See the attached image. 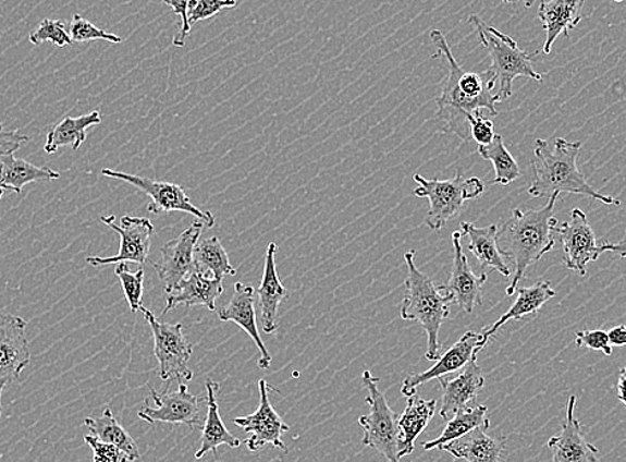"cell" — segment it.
<instances>
[{"instance_id":"cell-1","label":"cell","mask_w":626,"mask_h":462,"mask_svg":"<svg viewBox=\"0 0 626 462\" xmlns=\"http://www.w3.org/2000/svg\"><path fill=\"white\" fill-rule=\"evenodd\" d=\"M429 36L438 50L433 59L443 58L449 64V76L437 100L438 118L444 123L443 132L468 143L472 141L469 131L470 117L480 111H487L492 118L499 115L496 82L489 70L481 74L465 71L453 57L449 41L440 29H433Z\"/></svg>"},{"instance_id":"cell-2","label":"cell","mask_w":626,"mask_h":462,"mask_svg":"<svg viewBox=\"0 0 626 462\" xmlns=\"http://www.w3.org/2000/svg\"><path fill=\"white\" fill-rule=\"evenodd\" d=\"M560 194L550 196V202L540 209L521 211L515 208L511 219L498 230L499 247L508 260L514 262V278L506 287V296H514L518 283L526 276L528 268L538 263L556 245L553 228L559 224L554 218V207Z\"/></svg>"},{"instance_id":"cell-3","label":"cell","mask_w":626,"mask_h":462,"mask_svg":"<svg viewBox=\"0 0 626 462\" xmlns=\"http://www.w3.org/2000/svg\"><path fill=\"white\" fill-rule=\"evenodd\" d=\"M580 142H568L559 137L551 147L550 142L536 141L532 159V183L528 194L533 197H550L553 194H572L592 197L605 206H622L616 197L602 195L587 182L578 171L577 158L580 154Z\"/></svg>"},{"instance_id":"cell-4","label":"cell","mask_w":626,"mask_h":462,"mask_svg":"<svg viewBox=\"0 0 626 462\" xmlns=\"http://www.w3.org/2000/svg\"><path fill=\"white\" fill-rule=\"evenodd\" d=\"M407 263L408 278L405 280V295L401 307L402 319L420 324L428 338L426 353L429 362H437L440 357L441 345L439 340L440 329L451 315V304L455 299L451 293L434 285L433 281L422 273L415 264V251L404 254Z\"/></svg>"},{"instance_id":"cell-5","label":"cell","mask_w":626,"mask_h":462,"mask_svg":"<svg viewBox=\"0 0 626 462\" xmlns=\"http://www.w3.org/2000/svg\"><path fill=\"white\" fill-rule=\"evenodd\" d=\"M468 22L479 35L481 45L484 46L492 60L489 71H491L493 81L496 82L500 104L511 98L512 87L517 77L542 82V75L533 68L535 56L521 50L514 38L499 32L498 28L488 26L477 15H470Z\"/></svg>"},{"instance_id":"cell-6","label":"cell","mask_w":626,"mask_h":462,"mask_svg":"<svg viewBox=\"0 0 626 462\" xmlns=\"http://www.w3.org/2000/svg\"><path fill=\"white\" fill-rule=\"evenodd\" d=\"M414 180L419 184L414 195L429 200L426 224L432 231L443 230L450 220L461 214L465 202L476 199L484 192V184L479 178L464 179L461 171L450 180H428L419 173H415Z\"/></svg>"},{"instance_id":"cell-7","label":"cell","mask_w":626,"mask_h":462,"mask_svg":"<svg viewBox=\"0 0 626 462\" xmlns=\"http://www.w3.org/2000/svg\"><path fill=\"white\" fill-rule=\"evenodd\" d=\"M363 386L367 389V404L371 408L369 415L361 416L359 424L364 430L363 443L384 455L386 461L398 459V416L386 401L385 393L379 389L380 379L371 372L364 370Z\"/></svg>"},{"instance_id":"cell-8","label":"cell","mask_w":626,"mask_h":462,"mask_svg":"<svg viewBox=\"0 0 626 462\" xmlns=\"http://www.w3.org/2000/svg\"><path fill=\"white\" fill-rule=\"evenodd\" d=\"M154 336V353L159 363V376L163 381H191L194 372L188 368V362L194 353V345L183 333V324L162 323L154 312L140 307Z\"/></svg>"},{"instance_id":"cell-9","label":"cell","mask_w":626,"mask_h":462,"mask_svg":"<svg viewBox=\"0 0 626 462\" xmlns=\"http://www.w3.org/2000/svg\"><path fill=\"white\" fill-rule=\"evenodd\" d=\"M101 175L111 179L122 180L130 183L150 197L151 203L147 206V211L151 214L186 212L202 221L207 228L214 227V218L211 212L201 211L188 199L186 192L181 185L167 182H158L148 178L133 175V173L103 170Z\"/></svg>"},{"instance_id":"cell-10","label":"cell","mask_w":626,"mask_h":462,"mask_svg":"<svg viewBox=\"0 0 626 462\" xmlns=\"http://www.w3.org/2000/svg\"><path fill=\"white\" fill-rule=\"evenodd\" d=\"M101 223L110 227L121 238V250L116 256H88L86 262L93 267L110 266L118 263H135L145 266L150 255L154 224L147 218L123 216L121 224H116V216H100Z\"/></svg>"},{"instance_id":"cell-11","label":"cell","mask_w":626,"mask_h":462,"mask_svg":"<svg viewBox=\"0 0 626 462\" xmlns=\"http://www.w3.org/2000/svg\"><path fill=\"white\" fill-rule=\"evenodd\" d=\"M553 233L562 243L564 264L570 271L586 276L588 264L602 255L593 228L581 209L575 208L570 219L554 227Z\"/></svg>"},{"instance_id":"cell-12","label":"cell","mask_w":626,"mask_h":462,"mask_svg":"<svg viewBox=\"0 0 626 462\" xmlns=\"http://www.w3.org/2000/svg\"><path fill=\"white\" fill-rule=\"evenodd\" d=\"M26 328L27 321L21 316L0 312V417L4 388L20 379L32 362Z\"/></svg>"},{"instance_id":"cell-13","label":"cell","mask_w":626,"mask_h":462,"mask_svg":"<svg viewBox=\"0 0 626 462\" xmlns=\"http://www.w3.org/2000/svg\"><path fill=\"white\" fill-rule=\"evenodd\" d=\"M155 408L147 405L138 413V417L150 424L167 423L187 425L188 428H202L200 417V398L188 392L187 384L179 382L175 392L159 393L150 384Z\"/></svg>"},{"instance_id":"cell-14","label":"cell","mask_w":626,"mask_h":462,"mask_svg":"<svg viewBox=\"0 0 626 462\" xmlns=\"http://www.w3.org/2000/svg\"><path fill=\"white\" fill-rule=\"evenodd\" d=\"M270 391H275L266 380L259 381L260 403L253 415L236 417L235 425L253 436L246 440L249 452H258L267 446H272L287 452L283 442V434L291 428L273 410L270 400Z\"/></svg>"},{"instance_id":"cell-15","label":"cell","mask_w":626,"mask_h":462,"mask_svg":"<svg viewBox=\"0 0 626 462\" xmlns=\"http://www.w3.org/2000/svg\"><path fill=\"white\" fill-rule=\"evenodd\" d=\"M205 227L202 221H194L186 231L160 250V259L154 263V268L164 285L165 293L174 290L186 276L194 271V252Z\"/></svg>"},{"instance_id":"cell-16","label":"cell","mask_w":626,"mask_h":462,"mask_svg":"<svg viewBox=\"0 0 626 462\" xmlns=\"http://www.w3.org/2000/svg\"><path fill=\"white\" fill-rule=\"evenodd\" d=\"M489 341L491 340L482 331L480 333L470 331L464 333L456 344H453L444 355H440L437 360L438 363L432 368L422 372V374L409 375L403 381L402 394L408 398V396L416 393L417 388L421 387L422 384L440 380L462 370L470 360L477 357L484 350Z\"/></svg>"},{"instance_id":"cell-17","label":"cell","mask_w":626,"mask_h":462,"mask_svg":"<svg viewBox=\"0 0 626 462\" xmlns=\"http://www.w3.org/2000/svg\"><path fill=\"white\" fill-rule=\"evenodd\" d=\"M463 233L456 231L452 233L453 263L449 283L440 285L441 290L451 293L455 299V304L465 314H472L476 307L482 303V287L487 283L488 275L481 272L476 275L470 268L467 256L463 252Z\"/></svg>"},{"instance_id":"cell-18","label":"cell","mask_w":626,"mask_h":462,"mask_svg":"<svg viewBox=\"0 0 626 462\" xmlns=\"http://www.w3.org/2000/svg\"><path fill=\"white\" fill-rule=\"evenodd\" d=\"M443 391V405H441V418L449 420L457 411L467 410L476 405L477 396L486 386V377L477 363V357L470 360L456 377L445 376L440 379Z\"/></svg>"},{"instance_id":"cell-19","label":"cell","mask_w":626,"mask_h":462,"mask_svg":"<svg viewBox=\"0 0 626 462\" xmlns=\"http://www.w3.org/2000/svg\"><path fill=\"white\" fill-rule=\"evenodd\" d=\"M219 319L224 323H235L244 329L250 339L255 341L260 352L259 368L267 370L271 367L272 357L260 338L258 323H256L255 291L250 285L237 281L234 287V295L230 303L219 311Z\"/></svg>"},{"instance_id":"cell-20","label":"cell","mask_w":626,"mask_h":462,"mask_svg":"<svg viewBox=\"0 0 626 462\" xmlns=\"http://www.w3.org/2000/svg\"><path fill=\"white\" fill-rule=\"evenodd\" d=\"M576 396H570L563 430L548 441L553 462H594L599 461V449L588 442L581 431V424L575 417Z\"/></svg>"},{"instance_id":"cell-21","label":"cell","mask_w":626,"mask_h":462,"mask_svg":"<svg viewBox=\"0 0 626 462\" xmlns=\"http://www.w3.org/2000/svg\"><path fill=\"white\" fill-rule=\"evenodd\" d=\"M223 280L214 279L213 276L194 269L174 290L167 293L163 315L169 314L177 305L186 307H206L217 309V300L223 295Z\"/></svg>"},{"instance_id":"cell-22","label":"cell","mask_w":626,"mask_h":462,"mask_svg":"<svg viewBox=\"0 0 626 462\" xmlns=\"http://www.w3.org/2000/svg\"><path fill=\"white\" fill-rule=\"evenodd\" d=\"M278 245H268L265 263L263 279L259 287V308L261 328L267 335H273L279 329V307L290 296L282 281H280L275 262Z\"/></svg>"},{"instance_id":"cell-23","label":"cell","mask_w":626,"mask_h":462,"mask_svg":"<svg viewBox=\"0 0 626 462\" xmlns=\"http://www.w3.org/2000/svg\"><path fill=\"white\" fill-rule=\"evenodd\" d=\"M491 424L480 425L467 435L458 437L445 446L440 451L449 452L457 460H467L469 462H498L503 460L506 441L504 437L498 439L488 435Z\"/></svg>"},{"instance_id":"cell-24","label":"cell","mask_w":626,"mask_h":462,"mask_svg":"<svg viewBox=\"0 0 626 462\" xmlns=\"http://www.w3.org/2000/svg\"><path fill=\"white\" fill-rule=\"evenodd\" d=\"M587 0H548L541 2L539 20L541 27L545 29V44L542 46L544 53H551L554 40L560 35L568 36L582 21V9Z\"/></svg>"},{"instance_id":"cell-25","label":"cell","mask_w":626,"mask_h":462,"mask_svg":"<svg viewBox=\"0 0 626 462\" xmlns=\"http://www.w3.org/2000/svg\"><path fill=\"white\" fill-rule=\"evenodd\" d=\"M463 235L469 240L468 250L472 252L476 259L479 260L481 271L487 273L488 269H494L499 273L510 278L512 268L510 267L508 257L501 252L498 242V226L477 228L468 221L461 224Z\"/></svg>"},{"instance_id":"cell-26","label":"cell","mask_w":626,"mask_h":462,"mask_svg":"<svg viewBox=\"0 0 626 462\" xmlns=\"http://www.w3.org/2000/svg\"><path fill=\"white\" fill-rule=\"evenodd\" d=\"M219 388V382L213 380L206 381L207 416L205 424H202L200 448L195 453L196 460H200L202 455L210 452L217 453L220 446H229L230 448L242 446V441L225 428L222 416H220L218 404Z\"/></svg>"},{"instance_id":"cell-27","label":"cell","mask_w":626,"mask_h":462,"mask_svg":"<svg viewBox=\"0 0 626 462\" xmlns=\"http://www.w3.org/2000/svg\"><path fill=\"white\" fill-rule=\"evenodd\" d=\"M437 400H425L414 393L407 398V406L398 417V459L415 451V441L431 422L437 411Z\"/></svg>"},{"instance_id":"cell-28","label":"cell","mask_w":626,"mask_h":462,"mask_svg":"<svg viewBox=\"0 0 626 462\" xmlns=\"http://www.w3.org/2000/svg\"><path fill=\"white\" fill-rule=\"evenodd\" d=\"M517 299L514 305L505 312L492 327L482 329L489 340L494 338L501 327L511 320L527 321L539 314L542 305L556 296L550 281H538L529 288H517Z\"/></svg>"},{"instance_id":"cell-29","label":"cell","mask_w":626,"mask_h":462,"mask_svg":"<svg viewBox=\"0 0 626 462\" xmlns=\"http://www.w3.org/2000/svg\"><path fill=\"white\" fill-rule=\"evenodd\" d=\"M61 173L50 167H38L25 159L16 158L14 154L3 156L0 160V191H13L22 194L23 187L29 183L57 180Z\"/></svg>"},{"instance_id":"cell-30","label":"cell","mask_w":626,"mask_h":462,"mask_svg":"<svg viewBox=\"0 0 626 462\" xmlns=\"http://www.w3.org/2000/svg\"><path fill=\"white\" fill-rule=\"evenodd\" d=\"M101 123L99 111H93L88 115L79 118H64L61 123L53 127L45 144V151L47 154H56L59 148L70 146L77 149L87 139V130Z\"/></svg>"},{"instance_id":"cell-31","label":"cell","mask_w":626,"mask_h":462,"mask_svg":"<svg viewBox=\"0 0 626 462\" xmlns=\"http://www.w3.org/2000/svg\"><path fill=\"white\" fill-rule=\"evenodd\" d=\"M85 425L95 437L121 448L124 453L130 455L131 460L135 461L140 459L139 448L136 446L135 440L128 431L122 427L118 418L113 416L109 406L105 408L103 415L100 417H87Z\"/></svg>"},{"instance_id":"cell-32","label":"cell","mask_w":626,"mask_h":462,"mask_svg":"<svg viewBox=\"0 0 626 462\" xmlns=\"http://www.w3.org/2000/svg\"><path fill=\"white\" fill-rule=\"evenodd\" d=\"M491 424V420L488 417V408L486 405H474L467 408V410L457 411L453 415L446 427L437 440L428 441L422 443V448L426 451H433V449H440L453 440L458 439L468 431L480 427V425Z\"/></svg>"},{"instance_id":"cell-33","label":"cell","mask_w":626,"mask_h":462,"mask_svg":"<svg viewBox=\"0 0 626 462\" xmlns=\"http://www.w3.org/2000/svg\"><path fill=\"white\" fill-rule=\"evenodd\" d=\"M195 269L223 280L225 276H235L236 269L230 263L222 242L218 236L208 238L198 242L194 252Z\"/></svg>"},{"instance_id":"cell-34","label":"cell","mask_w":626,"mask_h":462,"mask_svg":"<svg viewBox=\"0 0 626 462\" xmlns=\"http://www.w3.org/2000/svg\"><path fill=\"white\" fill-rule=\"evenodd\" d=\"M477 154L493 165V183L508 185L521 177L520 167H518L514 156L506 149L503 136L496 135L492 143L477 147Z\"/></svg>"},{"instance_id":"cell-35","label":"cell","mask_w":626,"mask_h":462,"mask_svg":"<svg viewBox=\"0 0 626 462\" xmlns=\"http://www.w3.org/2000/svg\"><path fill=\"white\" fill-rule=\"evenodd\" d=\"M115 275L121 280L125 300L133 314L140 311L143 292H145V269L131 272L127 263H118Z\"/></svg>"},{"instance_id":"cell-36","label":"cell","mask_w":626,"mask_h":462,"mask_svg":"<svg viewBox=\"0 0 626 462\" xmlns=\"http://www.w3.org/2000/svg\"><path fill=\"white\" fill-rule=\"evenodd\" d=\"M69 32L71 38H73L76 44H82V41L91 40H106L110 44H122L121 36L115 34H110L105 32V29L98 28L91 22L85 20L79 14H75L73 20H71Z\"/></svg>"},{"instance_id":"cell-37","label":"cell","mask_w":626,"mask_h":462,"mask_svg":"<svg viewBox=\"0 0 626 462\" xmlns=\"http://www.w3.org/2000/svg\"><path fill=\"white\" fill-rule=\"evenodd\" d=\"M29 41L35 46L45 44V41H51L52 45L58 47L71 46L74 44L65 24L62 21L52 20H45L41 22L37 32L29 35Z\"/></svg>"},{"instance_id":"cell-38","label":"cell","mask_w":626,"mask_h":462,"mask_svg":"<svg viewBox=\"0 0 626 462\" xmlns=\"http://www.w3.org/2000/svg\"><path fill=\"white\" fill-rule=\"evenodd\" d=\"M236 0H191L188 22L191 27L200 21L210 20L224 9H235Z\"/></svg>"},{"instance_id":"cell-39","label":"cell","mask_w":626,"mask_h":462,"mask_svg":"<svg viewBox=\"0 0 626 462\" xmlns=\"http://www.w3.org/2000/svg\"><path fill=\"white\" fill-rule=\"evenodd\" d=\"M85 441L93 449L95 462H124L133 461L127 453L113 443L98 439V437L85 436Z\"/></svg>"},{"instance_id":"cell-40","label":"cell","mask_w":626,"mask_h":462,"mask_svg":"<svg viewBox=\"0 0 626 462\" xmlns=\"http://www.w3.org/2000/svg\"><path fill=\"white\" fill-rule=\"evenodd\" d=\"M575 343L578 348H588L590 351H599L605 356H612L613 345L611 344L610 335L601 329L596 331H581L576 333Z\"/></svg>"},{"instance_id":"cell-41","label":"cell","mask_w":626,"mask_h":462,"mask_svg":"<svg viewBox=\"0 0 626 462\" xmlns=\"http://www.w3.org/2000/svg\"><path fill=\"white\" fill-rule=\"evenodd\" d=\"M469 131L470 139L475 141L479 146H487L496 136L492 120L484 117L481 111L469 118Z\"/></svg>"},{"instance_id":"cell-42","label":"cell","mask_w":626,"mask_h":462,"mask_svg":"<svg viewBox=\"0 0 626 462\" xmlns=\"http://www.w3.org/2000/svg\"><path fill=\"white\" fill-rule=\"evenodd\" d=\"M167 5L174 10L175 14L182 17L181 32L175 35L172 45L175 47H183L186 45V39L191 33V24L188 22V10L191 0H163Z\"/></svg>"},{"instance_id":"cell-43","label":"cell","mask_w":626,"mask_h":462,"mask_svg":"<svg viewBox=\"0 0 626 462\" xmlns=\"http://www.w3.org/2000/svg\"><path fill=\"white\" fill-rule=\"evenodd\" d=\"M29 137L20 132H0V160L3 156L14 154L21 148L23 143H27Z\"/></svg>"},{"instance_id":"cell-44","label":"cell","mask_w":626,"mask_h":462,"mask_svg":"<svg viewBox=\"0 0 626 462\" xmlns=\"http://www.w3.org/2000/svg\"><path fill=\"white\" fill-rule=\"evenodd\" d=\"M600 248L602 254H604V252H612V254L623 257V259H626V233L624 239L619 240V242L617 243L602 242L600 244Z\"/></svg>"},{"instance_id":"cell-45","label":"cell","mask_w":626,"mask_h":462,"mask_svg":"<svg viewBox=\"0 0 626 462\" xmlns=\"http://www.w3.org/2000/svg\"><path fill=\"white\" fill-rule=\"evenodd\" d=\"M610 340L613 346H625L626 345V326H617L611 329Z\"/></svg>"},{"instance_id":"cell-46","label":"cell","mask_w":626,"mask_h":462,"mask_svg":"<svg viewBox=\"0 0 626 462\" xmlns=\"http://www.w3.org/2000/svg\"><path fill=\"white\" fill-rule=\"evenodd\" d=\"M617 398L626 406V365L619 370L617 381Z\"/></svg>"},{"instance_id":"cell-47","label":"cell","mask_w":626,"mask_h":462,"mask_svg":"<svg viewBox=\"0 0 626 462\" xmlns=\"http://www.w3.org/2000/svg\"><path fill=\"white\" fill-rule=\"evenodd\" d=\"M538 2V0H503L504 4H523L527 9L532 8V5Z\"/></svg>"},{"instance_id":"cell-48","label":"cell","mask_w":626,"mask_h":462,"mask_svg":"<svg viewBox=\"0 0 626 462\" xmlns=\"http://www.w3.org/2000/svg\"><path fill=\"white\" fill-rule=\"evenodd\" d=\"M3 194H4V191H0V199H2Z\"/></svg>"},{"instance_id":"cell-49","label":"cell","mask_w":626,"mask_h":462,"mask_svg":"<svg viewBox=\"0 0 626 462\" xmlns=\"http://www.w3.org/2000/svg\"><path fill=\"white\" fill-rule=\"evenodd\" d=\"M614 2L622 3L623 0H614Z\"/></svg>"},{"instance_id":"cell-50","label":"cell","mask_w":626,"mask_h":462,"mask_svg":"<svg viewBox=\"0 0 626 462\" xmlns=\"http://www.w3.org/2000/svg\"><path fill=\"white\" fill-rule=\"evenodd\" d=\"M2 130H3L2 124H0V132H2Z\"/></svg>"}]
</instances>
